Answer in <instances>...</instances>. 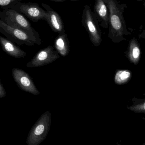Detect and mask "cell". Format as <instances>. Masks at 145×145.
Masks as SVG:
<instances>
[{
	"label": "cell",
	"mask_w": 145,
	"mask_h": 145,
	"mask_svg": "<svg viewBox=\"0 0 145 145\" xmlns=\"http://www.w3.org/2000/svg\"><path fill=\"white\" fill-rule=\"evenodd\" d=\"M48 112L45 113L34 125L27 139L28 145H39L45 139L50 125Z\"/></svg>",
	"instance_id": "obj_4"
},
{
	"label": "cell",
	"mask_w": 145,
	"mask_h": 145,
	"mask_svg": "<svg viewBox=\"0 0 145 145\" xmlns=\"http://www.w3.org/2000/svg\"><path fill=\"white\" fill-rule=\"evenodd\" d=\"M72 1H75V0H72Z\"/></svg>",
	"instance_id": "obj_19"
},
{
	"label": "cell",
	"mask_w": 145,
	"mask_h": 145,
	"mask_svg": "<svg viewBox=\"0 0 145 145\" xmlns=\"http://www.w3.org/2000/svg\"><path fill=\"white\" fill-rule=\"evenodd\" d=\"M0 44L2 50L9 56L16 58H23L27 55L26 52L16 46L13 42L0 36Z\"/></svg>",
	"instance_id": "obj_10"
},
{
	"label": "cell",
	"mask_w": 145,
	"mask_h": 145,
	"mask_svg": "<svg viewBox=\"0 0 145 145\" xmlns=\"http://www.w3.org/2000/svg\"><path fill=\"white\" fill-rule=\"evenodd\" d=\"M12 74L14 80L20 89L33 95H39V91L27 73L22 69L14 68L12 70Z\"/></svg>",
	"instance_id": "obj_6"
},
{
	"label": "cell",
	"mask_w": 145,
	"mask_h": 145,
	"mask_svg": "<svg viewBox=\"0 0 145 145\" xmlns=\"http://www.w3.org/2000/svg\"><path fill=\"white\" fill-rule=\"evenodd\" d=\"M109 10V35L112 40H122L126 31L122 12L115 0H104Z\"/></svg>",
	"instance_id": "obj_2"
},
{
	"label": "cell",
	"mask_w": 145,
	"mask_h": 145,
	"mask_svg": "<svg viewBox=\"0 0 145 145\" xmlns=\"http://www.w3.org/2000/svg\"><path fill=\"white\" fill-rule=\"evenodd\" d=\"M0 33L7 39L19 46H32L35 44L34 41L27 34L21 30L12 27L0 19Z\"/></svg>",
	"instance_id": "obj_5"
},
{
	"label": "cell",
	"mask_w": 145,
	"mask_h": 145,
	"mask_svg": "<svg viewBox=\"0 0 145 145\" xmlns=\"http://www.w3.org/2000/svg\"><path fill=\"white\" fill-rule=\"evenodd\" d=\"M56 57L53 47L49 46L39 51L26 66L29 68L41 67L52 61Z\"/></svg>",
	"instance_id": "obj_8"
},
{
	"label": "cell",
	"mask_w": 145,
	"mask_h": 145,
	"mask_svg": "<svg viewBox=\"0 0 145 145\" xmlns=\"http://www.w3.org/2000/svg\"><path fill=\"white\" fill-rule=\"evenodd\" d=\"M130 47L131 54L132 57L134 59L138 58L140 56V50L136 39H132V40L131 41Z\"/></svg>",
	"instance_id": "obj_13"
},
{
	"label": "cell",
	"mask_w": 145,
	"mask_h": 145,
	"mask_svg": "<svg viewBox=\"0 0 145 145\" xmlns=\"http://www.w3.org/2000/svg\"><path fill=\"white\" fill-rule=\"evenodd\" d=\"M51 1H57V2H59V1H65V0H51Z\"/></svg>",
	"instance_id": "obj_17"
},
{
	"label": "cell",
	"mask_w": 145,
	"mask_h": 145,
	"mask_svg": "<svg viewBox=\"0 0 145 145\" xmlns=\"http://www.w3.org/2000/svg\"><path fill=\"white\" fill-rule=\"evenodd\" d=\"M22 0H0V8L2 9H8L11 5L17 1Z\"/></svg>",
	"instance_id": "obj_15"
},
{
	"label": "cell",
	"mask_w": 145,
	"mask_h": 145,
	"mask_svg": "<svg viewBox=\"0 0 145 145\" xmlns=\"http://www.w3.org/2000/svg\"><path fill=\"white\" fill-rule=\"evenodd\" d=\"M2 10L0 11V19L2 22L27 34L35 44H41L42 40L39 33L31 26L25 16L11 8Z\"/></svg>",
	"instance_id": "obj_1"
},
{
	"label": "cell",
	"mask_w": 145,
	"mask_h": 145,
	"mask_svg": "<svg viewBox=\"0 0 145 145\" xmlns=\"http://www.w3.org/2000/svg\"><path fill=\"white\" fill-rule=\"evenodd\" d=\"M104 0H96L95 5V9L97 15L101 18L105 24L107 25L108 22V14L107 8Z\"/></svg>",
	"instance_id": "obj_11"
},
{
	"label": "cell",
	"mask_w": 145,
	"mask_h": 145,
	"mask_svg": "<svg viewBox=\"0 0 145 145\" xmlns=\"http://www.w3.org/2000/svg\"><path fill=\"white\" fill-rule=\"evenodd\" d=\"M9 8L15 10L35 22L41 20L46 21L47 19V12L36 3H23L21 1H17Z\"/></svg>",
	"instance_id": "obj_3"
},
{
	"label": "cell",
	"mask_w": 145,
	"mask_h": 145,
	"mask_svg": "<svg viewBox=\"0 0 145 145\" xmlns=\"http://www.w3.org/2000/svg\"><path fill=\"white\" fill-rule=\"evenodd\" d=\"M138 1H141V0H137Z\"/></svg>",
	"instance_id": "obj_18"
},
{
	"label": "cell",
	"mask_w": 145,
	"mask_h": 145,
	"mask_svg": "<svg viewBox=\"0 0 145 145\" xmlns=\"http://www.w3.org/2000/svg\"><path fill=\"white\" fill-rule=\"evenodd\" d=\"M83 22L89 33L91 42L94 44H100L101 42V35L89 7H86L84 10Z\"/></svg>",
	"instance_id": "obj_7"
},
{
	"label": "cell",
	"mask_w": 145,
	"mask_h": 145,
	"mask_svg": "<svg viewBox=\"0 0 145 145\" xmlns=\"http://www.w3.org/2000/svg\"><path fill=\"white\" fill-rule=\"evenodd\" d=\"M41 6L47 12V18L46 21L48 23L52 30L59 34L64 33V25L58 13L46 4L42 3Z\"/></svg>",
	"instance_id": "obj_9"
},
{
	"label": "cell",
	"mask_w": 145,
	"mask_h": 145,
	"mask_svg": "<svg viewBox=\"0 0 145 145\" xmlns=\"http://www.w3.org/2000/svg\"><path fill=\"white\" fill-rule=\"evenodd\" d=\"M67 38L65 33L59 34L55 41V46L61 54H65L67 47Z\"/></svg>",
	"instance_id": "obj_12"
},
{
	"label": "cell",
	"mask_w": 145,
	"mask_h": 145,
	"mask_svg": "<svg viewBox=\"0 0 145 145\" xmlns=\"http://www.w3.org/2000/svg\"><path fill=\"white\" fill-rule=\"evenodd\" d=\"M130 76V74L127 71H119L116 75L115 80L118 83H121L127 80Z\"/></svg>",
	"instance_id": "obj_14"
},
{
	"label": "cell",
	"mask_w": 145,
	"mask_h": 145,
	"mask_svg": "<svg viewBox=\"0 0 145 145\" xmlns=\"http://www.w3.org/2000/svg\"><path fill=\"white\" fill-rule=\"evenodd\" d=\"M6 95L5 90L3 87V86L0 82V98L5 97Z\"/></svg>",
	"instance_id": "obj_16"
}]
</instances>
